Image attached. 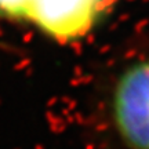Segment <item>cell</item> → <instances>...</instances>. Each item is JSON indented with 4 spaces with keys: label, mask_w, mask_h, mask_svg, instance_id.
<instances>
[{
    "label": "cell",
    "mask_w": 149,
    "mask_h": 149,
    "mask_svg": "<svg viewBox=\"0 0 149 149\" xmlns=\"http://www.w3.org/2000/svg\"><path fill=\"white\" fill-rule=\"evenodd\" d=\"M108 119L119 149H149V53L128 62L117 74Z\"/></svg>",
    "instance_id": "cell-1"
},
{
    "label": "cell",
    "mask_w": 149,
    "mask_h": 149,
    "mask_svg": "<svg viewBox=\"0 0 149 149\" xmlns=\"http://www.w3.org/2000/svg\"><path fill=\"white\" fill-rule=\"evenodd\" d=\"M112 0H36L31 21L57 40L84 36Z\"/></svg>",
    "instance_id": "cell-2"
},
{
    "label": "cell",
    "mask_w": 149,
    "mask_h": 149,
    "mask_svg": "<svg viewBox=\"0 0 149 149\" xmlns=\"http://www.w3.org/2000/svg\"><path fill=\"white\" fill-rule=\"evenodd\" d=\"M36 0H0V14L15 19H29Z\"/></svg>",
    "instance_id": "cell-3"
}]
</instances>
